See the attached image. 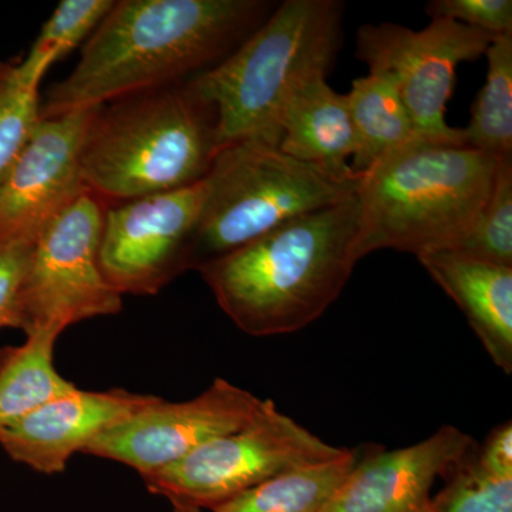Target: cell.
<instances>
[{
  "mask_svg": "<svg viewBox=\"0 0 512 512\" xmlns=\"http://www.w3.org/2000/svg\"><path fill=\"white\" fill-rule=\"evenodd\" d=\"M474 450V440L454 426L397 450L357 460L323 512H433L431 490Z\"/></svg>",
  "mask_w": 512,
  "mask_h": 512,
  "instance_id": "obj_13",
  "label": "cell"
},
{
  "mask_svg": "<svg viewBox=\"0 0 512 512\" xmlns=\"http://www.w3.org/2000/svg\"><path fill=\"white\" fill-rule=\"evenodd\" d=\"M417 259L466 315L495 365L511 375L512 268L454 252H434Z\"/></svg>",
  "mask_w": 512,
  "mask_h": 512,
  "instance_id": "obj_16",
  "label": "cell"
},
{
  "mask_svg": "<svg viewBox=\"0 0 512 512\" xmlns=\"http://www.w3.org/2000/svg\"><path fill=\"white\" fill-rule=\"evenodd\" d=\"M345 451L326 443L266 399L262 412L247 426L204 444L143 480L150 493L212 510L278 474L325 463Z\"/></svg>",
  "mask_w": 512,
  "mask_h": 512,
  "instance_id": "obj_7",
  "label": "cell"
},
{
  "mask_svg": "<svg viewBox=\"0 0 512 512\" xmlns=\"http://www.w3.org/2000/svg\"><path fill=\"white\" fill-rule=\"evenodd\" d=\"M495 35L448 19L413 30L396 23L357 29L356 57L369 72L389 74L420 136L433 143L466 146L463 128L448 126L457 66L485 55Z\"/></svg>",
  "mask_w": 512,
  "mask_h": 512,
  "instance_id": "obj_8",
  "label": "cell"
},
{
  "mask_svg": "<svg viewBox=\"0 0 512 512\" xmlns=\"http://www.w3.org/2000/svg\"><path fill=\"white\" fill-rule=\"evenodd\" d=\"M478 464L495 476L512 477V424L511 421L495 427L481 450H476Z\"/></svg>",
  "mask_w": 512,
  "mask_h": 512,
  "instance_id": "obj_27",
  "label": "cell"
},
{
  "mask_svg": "<svg viewBox=\"0 0 512 512\" xmlns=\"http://www.w3.org/2000/svg\"><path fill=\"white\" fill-rule=\"evenodd\" d=\"M114 0H63L43 25L28 56L18 62L29 83L40 86L47 70L69 55L99 28Z\"/></svg>",
  "mask_w": 512,
  "mask_h": 512,
  "instance_id": "obj_21",
  "label": "cell"
},
{
  "mask_svg": "<svg viewBox=\"0 0 512 512\" xmlns=\"http://www.w3.org/2000/svg\"><path fill=\"white\" fill-rule=\"evenodd\" d=\"M39 86L18 63L0 62V184L12 170L40 121Z\"/></svg>",
  "mask_w": 512,
  "mask_h": 512,
  "instance_id": "obj_23",
  "label": "cell"
},
{
  "mask_svg": "<svg viewBox=\"0 0 512 512\" xmlns=\"http://www.w3.org/2000/svg\"><path fill=\"white\" fill-rule=\"evenodd\" d=\"M326 77H308L285 97L276 119L279 150L338 183L356 184L349 160L355 157L357 138L348 100L329 86Z\"/></svg>",
  "mask_w": 512,
  "mask_h": 512,
  "instance_id": "obj_15",
  "label": "cell"
},
{
  "mask_svg": "<svg viewBox=\"0 0 512 512\" xmlns=\"http://www.w3.org/2000/svg\"><path fill=\"white\" fill-rule=\"evenodd\" d=\"M202 183L187 271H198L293 218L348 200L357 184L338 183L254 138L222 146Z\"/></svg>",
  "mask_w": 512,
  "mask_h": 512,
  "instance_id": "obj_6",
  "label": "cell"
},
{
  "mask_svg": "<svg viewBox=\"0 0 512 512\" xmlns=\"http://www.w3.org/2000/svg\"><path fill=\"white\" fill-rule=\"evenodd\" d=\"M104 205L90 192L50 222L33 245L22 292V330L62 335L76 323L119 315L123 296L99 264Z\"/></svg>",
  "mask_w": 512,
  "mask_h": 512,
  "instance_id": "obj_9",
  "label": "cell"
},
{
  "mask_svg": "<svg viewBox=\"0 0 512 512\" xmlns=\"http://www.w3.org/2000/svg\"><path fill=\"white\" fill-rule=\"evenodd\" d=\"M59 333L37 330L25 343L0 350V430L77 387L55 367Z\"/></svg>",
  "mask_w": 512,
  "mask_h": 512,
  "instance_id": "obj_18",
  "label": "cell"
},
{
  "mask_svg": "<svg viewBox=\"0 0 512 512\" xmlns=\"http://www.w3.org/2000/svg\"><path fill=\"white\" fill-rule=\"evenodd\" d=\"M33 245H0V330L22 329V292Z\"/></svg>",
  "mask_w": 512,
  "mask_h": 512,
  "instance_id": "obj_26",
  "label": "cell"
},
{
  "mask_svg": "<svg viewBox=\"0 0 512 512\" xmlns=\"http://www.w3.org/2000/svg\"><path fill=\"white\" fill-rule=\"evenodd\" d=\"M204 183L104 207L99 264L123 295H157L187 271Z\"/></svg>",
  "mask_w": 512,
  "mask_h": 512,
  "instance_id": "obj_10",
  "label": "cell"
},
{
  "mask_svg": "<svg viewBox=\"0 0 512 512\" xmlns=\"http://www.w3.org/2000/svg\"><path fill=\"white\" fill-rule=\"evenodd\" d=\"M357 451L293 468L237 495L212 512H323L359 460Z\"/></svg>",
  "mask_w": 512,
  "mask_h": 512,
  "instance_id": "obj_19",
  "label": "cell"
},
{
  "mask_svg": "<svg viewBox=\"0 0 512 512\" xmlns=\"http://www.w3.org/2000/svg\"><path fill=\"white\" fill-rule=\"evenodd\" d=\"M345 96L357 138V151L350 163L356 175L399 148L429 141L414 126L389 74L369 72L353 80Z\"/></svg>",
  "mask_w": 512,
  "mask_h": 512,
  "instance_id": "obj_17",
  "label": "cell"
},
{
  "mask_svg": "<svg viewBox=\"0 0 512 512\" xmlns=\"http://www.w3.org/2000/svg\"><path fill=\"white\" fill-rule=\"evenodd\" d=\"M431 19H448L493 35L512 33L511 0H431L426 5Z\"/></svg>",
  "mask_w": 512,
  "mask_h": 512,
  "instance_id": "obj_25",
  "label": "cell"
},
{
  "mask_svg": "<svg viewBox=\"0 0 512 512\" xmlns=\"http://www.w3.org/2000/svg\"><path fill=\"white\" fill-rule=\"evenodd\" d=\"M343 12L339 0H285L224 62L194 77L217 109L222 146L254 138L279 147V109L296 84L332 70Z\"/></svg>",
  "mask_w": 512,
  "mask_h": 512,
  "instance_id": "obj_5",
  "label": "cell"
},
{
  "mask_svg": "<svg viewBox=\"0 0 512 512\" xmlns=\"http://www.w3.org/2000/svg\"><path fill=\"white\" fill-rule=\"evenodd\" d=\"M265 404L266 399L218 377L205 392L187 402L170 403L158 397L100 434L84 453L126 464L147 477L204 444L247 426Z\"/></svg>",
  "mask_w": 512,
  "mask_h": 512,
  "instance_id": "obj_11",
  "label": "cell"
},
{
  "mask_svg": "<svg viewBox=\"0 0 512 512\" xmlns=\"http://www.w3.org/2000/svg\"><path fill=\"white\" fill-rule=\"evenodd\" d=\"M94 107L40 119L0 184V245L35 244L43 229L86 195L83 138Z\"/></svg>",
  "mask_w": 512,
  "mask_h": 512,
  "instance_id": "obj_12",
  "label": "cell"
},
{
  "mask_svg": "<svg viewBox=\"0 0 512 512\" xmlns=\"http://www.w3.org/2000/svg\"><path fill=\"white\" fill-rule=\"evenodd\" d=\"M497 158L417 141L357 175V258L379 249L419 258L457 247L493 188Z\"/></svg>",
  "mask_w": 512,
  "mask_h": 512,
  "instance_id": "obj_4",
  "label": "cell"
},
{
  "mask_svg": "<svg viewBox=\"0 0 512 512\" xmlns=\"http://www.w3.org/2000/svg\"><path fill=\"white\" fill-rule=\"evenodd\" d=\"M433 512H512V477L488 473L473 450L448 474Z\"/></svg>",
  "mask_w": 512,
  "mask_h": 512,
  "instance_id": "obj_24",
  "label": "cell"
},
{
  "mask_svg": "<svg viewBox=\"0 0 512 512\" xmlns=\"http://www.w3.org/2000/svg\"><path fill=\"white\" fill-rule=\"evenodd\" d=\"M356 195L308 212L202 265L222 311L255 338L286 335L323 315L348 284L356 254Z\"/></svg>",
  "mask_w": 512,
  "mask_h": 512,
  "instance_id": "obj_2",
  "label": "cell"
},
{
  "mask_svg": "<svg viewBox=\"0 0 512 512\" xmlns=\"http://www.w3.org/2000/svg\"><path fill=\"white\" fill-rule=\"evenodd\" d=\"M222 147L218 114L194 79L126 94L94 107L82 174L104 205L201 183Z\"/></svg>",
  "mask_w": 512,
  "mask_h": 512,
  "instance_id": "obj_3",
  "label": "cell"
},
{
  "mask_svg": "<svg viewBox=\"0 0 512 512\" xmlns=\"http://www.w3.org/2000/svg\"><path fill=\"white\" fill-rule=\"evenodd\" d=\"M278 3L266 0H119L69 76L40 103V119L187 82L214 69Z\"/></svg>",
  "mask_w": 512,
  "mask_h": 512,
  "instance_id": "obj_1",
  "label": "cell"
},
{
  "mask_svg": "<svg viewBox=\"0 0 512 512\" xmlns=\"http://www.w3.org/2000/svg\"><path fill=\"white\" fill-rule=\"evenodd\" d=\"M454 254L512 268V158H500L493 188Z\"/></svg>",
  "mask_w": 512,
  "mask_h": 512,
  "instance_id": "obj_22",
  "label": "cell"
},
{
  "mask_svg": "<svg viewBox=\"0 0 512 512\" xmlns=\"http://www.w3.org/2000/svg\"><path fill=\"white\" fill-rule=\"evenodd\" d=\"M157 399L121 389H76L0 430V447L13 461L37 473H63L74 454L84 453L104 431L119 426Z\"/></svg>",
  "mask_w": 512,
  "mask_h": 512,
  "instance_id": "obj_14",
  "label": "cell"
},
{
  "mask_svg": "<svg viewBox=\"0 0 512 512\" xmlns=\"http://www.w3.org/2000/svg\"><path fill=\"white\" fill-rule=\"evenodd\" d=\"M170 503L173 505V512H204L201 508L184 503V501L170 500Z\"/></svg>",
  "mask_w": 512,
  "mask_h": 512,
  "instance_id": "obj_28",
  "label": "cell"
},
{
  "mask_svg": "<svg viewBox=\"0 0 512 512\" xmlns=\"http://www.w3.org/2000/svg\"><path fill=\"white\" fill-rule=\"evenodd\" d=\"M485 57L487 79L463 128L466 147L497 160L512 158V33L495 36Z\"/></svg>",
  "mask_w": 512,
  "mask_h": 512,
  "instance_id": "obj_20",
  "label": "cell"
}]
</instances>
